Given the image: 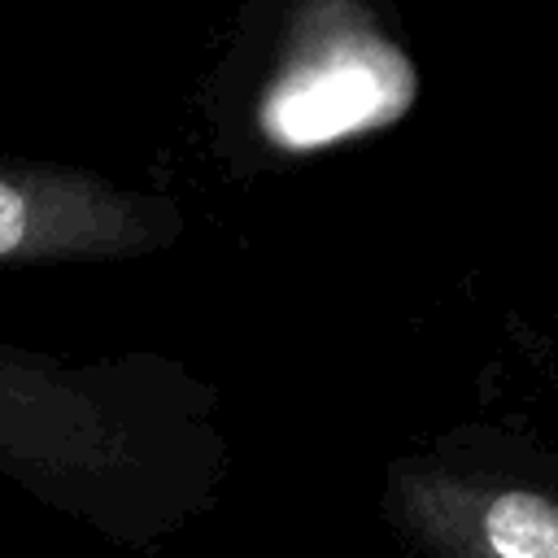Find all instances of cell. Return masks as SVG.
<instances>
[{
    "label": "cell",
    "instance_id": "1",
    "mask_svg": "<svg viewBox=\"0 0 558 558\" xmlns=\"http://www.w3.org/2000/svg\"><path fill=\"white\" fill-rule=\"evenodd\" d=\"M183 440L187 388L161 362H65L0 340V480L39 506L131 536Z\"/></svg>",
    "mask_w": 558,
    "mask_h": 558
},
{
    "label": "cell",
    "instance_id": "2",
    "mask_svg": "<svg viewBox=\"0 0 558 558\" xmlns=\"http://www.w3.org/2000/svg\"><path fill=\"white\" fill-rule=\"evenodd\" d=\"M179 235L183 214L170 196L70 161L0 157V270L131 262Z\"/></svg>",
    "mask_w": 558,
    "mask_h": 558
},
{
    "label": "cell",
    "instance_id": "3",
    "mask_svg": "<svg viewBox=\"0 0 558 558\" xmlns=\"http://www.w3.org/2000/svg\"><path fill=\"white\" fill-rule=\"evenodd\" d=\"M392 510L427 558H558V497L449 471H401Z\"/></svg>",
    "mask_w": 558,
    "mask_h": 558
}]
</instances>
